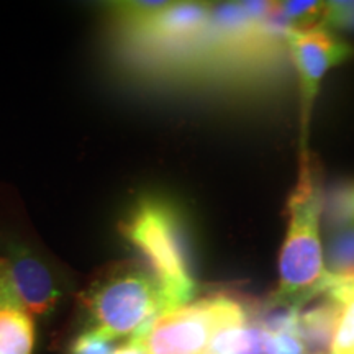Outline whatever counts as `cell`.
Instances as JSON below:
<instances>
[{
    "mask_svg": "<svg viewBox=\"0 0 354 354\" xmlns=\"http://www.w3.org/2000/svg\"><path fill=\"white\" fill-rule=\"evenodd\" d=\"M331 24L354 28V3L351 2H330V19Z\"/></svg>",
    "mask_w": 354,
    "mask_h": 354,
    "instance_id": "cell-14",
    "label": "cell"
},
{
    "mask_svg": "<svg viewBox=\"0 0 354 354\" xmlns=\"http://www.w3.org/2000/svg\"><path fill=\"white\" fill-rule=\"evenodd\" d=\"M325 268L331 277V289L354 282V220L333 225L325 240ZM330 292V290H328Z\"/></svg>",
    "mask_w": 354,
    "mask_h": 354,
    "instance_id": "cell-9",
    "label": "cell"
},
{
    "mask_svg": "<svg viewBox=\"0 0 354 354\" xmlns=\"http://www.w3.org/2000/svg\"><path fill=\"white\" fill-rule=\"evenodd\" d=\"M339 313H342V305L328 295L326 302L300 313L299 336L307 349H313L315 354H325L326 349H331Z\"/></svg>",
    "mask_w": 354,
    "mask_h": 354,
    "instance_id": "cell-8",
    "label": "cell"
},
{
    "mask_svg": "<svg viewBox=\"0 0 354 354\" xmlns=\"http://www.w3.org/2000/svg\"><path fill=\"white\" fill-rule=\"evenodd\" d=\"M122 232L151 264L162 289L165 312L192 302L196 281L190 274L183 227L174 207L158 197L141 198L123 221Z\"/></svg>",
    "mask_w": 354,
    "mask_h": 354,
    "instance_id": "cell-3",
    "label": "cell"
},
{
    "mask_svg": "<svg viewBox=\"0 0 354 354\" xmlns=\"http://www.w3.org/2000/svg\"><path fill=\"white\" fill-rule=\"evenodd\" d=\"M165 312L151 268L128 261L107 269L84 295V331L115 342L136 336Z\"/></svg>",
    "mask_w": 354,
    "mask_h": 354,
    "instance_id": "cell-2",
    "label": "cell"
},
{
    "mask_svg": "<svg viewBox=\"0 0 354 354\" xmlns=\"http://www.w3.org/2000/svg\"><path fill=\"white\" fill-rule=\"evenodd\" d=\"M246 323V308L238 300L212 295L161 313L131 342L146 354H202L221 331Z\"/></svg>",
    "mask_w": 354,
    "mask_h": 354,
    "instance_id": "cell-4",
    "label": "cell"
},
{
    "mask_svg": "<svg viewBox=\"0 0 354 354\" xmlns=\"http://www.w3.org/2000/svg\"><path fill=\"white\" fill-rule=\"evenodd\" d=\"M112 342L100 338L94 333L82 331L81 335L74 339L71 346V354H110L113 351Z\"/></svg>",
    "mask_w": 354,
    "mask_h": 354,
    "instance_id": "cell-12",
    "label": "cell"
},
{
    "mask_svg": "<svg viewBox=\"0 0 354 354\" xmlns=\"http://www.w3.org/2000/svg\"><path fill=\"white\" fill-rule=\"evenodd\" d=\"M110 354H146V351L138 343L131 342L130 339L127 344H122L120 348H115Z\"/></svg>",
    "mask_w": 354,
    "mask_h": 354,
    "instance_id": "cell-15",
    "label": "cell"
},
{
    "mask_svg": "<svg viewBox=\"0 0 354 354\" xmlns=\"http://www.w3.org/2000/svg\"><path fill=\"white\" fill-rule=\"evenodd\" d=\"M202 354H216V353H214V351H210V349H207L205 353H202Z\"/></svg>",
    "mask_w": 354,
    "mask_h": 354,
    "instance_id": "cell-16",
    "label": "cell"
},
{
    "mask_svg": "<svg viewBox=\"0 0 354 354\" xmlns=\"http://www.w3.org/2000/svg\"><path fill=\"white\" fill-rule=\"evenodd\" d=\"M287 207L289 228L279 258V287L271 305L299 310L317 295L328 294L333 284L325 268L320 238L323 192L308 153L302 154L297 187Z\"/></svg>",
    "mask_w": 354,
    "mask_h": 354,
    "instance_id": "cell-1",
    "label": "cell"
},
{
    "mask_svg": "<svg viewBox=\"0 0 354 354\" xmlns=\"http://www.w3.org/2000/svg\"><path fill=\"white\" fill-rule=\"evenodd\" d=\"M326 295L342 305L330 354H354V282L335 286Z\"/></svg>",
    "mask_w": 354,
    "mask_h": 354,
    "instance_id": "cell-11",
    "label": "cell"
},
{
    "mask_svg": "<svg viewBox=\"0 0 354 354\" xmlns=\"http://www.w3.org/2000/svg\"><path fill=\"white\" fill-rule=\"evenodd\" d=\"M6 263L12 284L25 308L32 317H50L63 297L61 286L50 269L24 250L13 251L10 258H6Z\"/></svg>",
    "mask_w": 354,
    "mask_h": 354,
    "instance_id": "cell-6",
    "label": "cell"
},
{
    "mask_svg": "<svg viewBox=\"0 0 354 354\" xmlns=\"http://www.w3.org/2000/svg\"><path fill=\"white\" fill-rule=\"evenodd\" d=\"M286 43L300 82V112H302V154H307V131L313 105L323 77L335 66L344 63L354 55L353 48L325 28L312 32L287 30Z\"/></svg>",
    "mask_w": 354,
    "mask_h": 354,
    "instance_id": "cell-5",
    "label": "cell"
},
{
    "mask_svg": "<svg viewBox=\"0 0 354 354\" xmlns=\"http://www.w3.org/2000/svg\"><path fill=\"white\" fill-rule=\"evenodd\" d=\"M274 354H307V346L295 333H271Z\"/></svg>",
    "mask_w": 354,
    "mask_h": 354,
    "instance_id": "cell-13",
    "label": "cell"
},
{
    "mask_svg": "<svg viewBox=\"0 0 354 354\" xmlns=\"http://www.w3.org/2000/svg\"><path fill=\"white\" fill-rule=\"evenodd\" d=\"M216 354H274L272 335L261 325H243L221 331L210 344Z\"/></svg>",
    "mask_w": 354,
    "mask_h": 354,
    "instance_id": "cell-10",
    "label": "cell"
},
{
    "mask_svg": "<svg viewBox=\"0 0 354 354\" xmlns=\"http://www.w3.org/2000/svg\"><path fill=\"white\" fill-rule=\"evenodd\" d=\"M35 322L13 287L6 258H0V354H32Z\"/></svg>",
    "mask_w": 354,
    "mask_h": 354,
    "instance_id": "cell-7",
    "label": "cell"
}]
</instances>
